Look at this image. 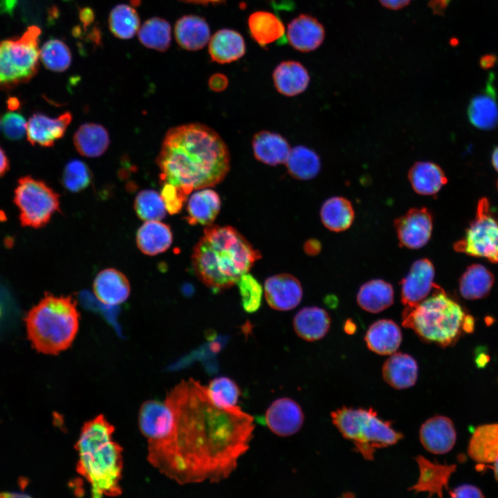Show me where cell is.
<instances>
[{
	"label": "cell",
	"mask_w": 498,
	"mask_h": 498,
	"mask_svg": "<svg viewBox=\"0 0 498 498\" xmlns=\"http://www.w3.org/2000/svg\"><path fill=\"white\" fill-rule=\"evenodd\" d=\"M160 196L165 203L167 212L170 214L178 213L187 199L185 194L169 183H163Z\"/></svg>",
	"instance_id": "cell-46"
},
{
	"label": "cell",
	"mask_w": 498,
	"mask_h": 498,
	"mask_svg": "<svg viewBox=\"0 0 498 498\" xmlns=\"http://www.w3.org/2000/svg\"><path fill=\"white\" fill-rule=\"evenodd\" d=\"M96 298L106 305H118L129 296L130 284L126 276L115 268H106L96 275L93 286Z\"/></svg>",
	"instance_id": "cell-20"
},
{
	"label": "cell",
	"mask_w": 498,
	"mask_h": 498,
	"mask_svg": "<svg viewBox=\"0 0 498 498\" xmlns=\"http://www.w3.org/2000/svg\"><path fill=\"white\" fill-rule=\"evenodd\" d=\"M109 27L113 35L123 39L132 38L140 28V18L133 6L119 4L111 10Z\"/></svg>",
	"instance_id": "cell-39"
},
{
	"label": "cell",
	"mask_w": 498,
	"mask_h": 498,
	"mask_svg": "<svg viewBox=\"0 0 498 498\" xmlns=\"http://www.w3.org/2000/svg\"><path fill=\"white\" fill-rule=\"evenodd\" d=\"M73 143L80 154L95 158L105 152L110 140L108 131L102 125L89 122L78 128L73 136Z\"/></svg>",
	"instance_id": "cell-33"
},
{
	"label": "cell",
	"mask_w": 498,
	"mask_h": 498,
	"mask_svg": "<svg viewBox=\"0 0 498 498\" xmlns=\"http://www.w3.org/2000/svg\"><path fill=\"white\" fill-rule=\"evenodd\" d=\"M265 297L268 305L275 310L289 311L296 307L302 298L299 281L289 274H279L266 279Z\"/></svg>",
	"instance_id": "cell-16"
},
{
	"label": "cell",
	"mask_w": 498,
	"mask_h": 498,
	"mask_svg": "<svg viewBox=\"0 0 498 498\" xmlns=\"http://www.w3.org/2000/svg\"><path fill=\"white\" fill-rule=\"evenodd\" d=\"M465 316L461 306L436 285L431 296L405 306L402 324L425 342L446 347L454 344L464 331Z\"/></svg>",
	"instance_id": "cell-6"
},
{
	"label": "cell",
	"mask_w": 498,
	"mask_h": 498,
	"mask_svg": "<svg viewBox=\"0 0 498 498\" xmlns=\"http://www.w3.org/2000/svg\"><path fill=\"white\" fill-rule=\"evenodd\" d=\"M324 38V26L311 15L301 14L288 25L287 39L297 50L313 51L322 45Z\"/></svg>",
	"instance_id": "cell-17"
},
{
	"label": "cell",
	"mask_w": 498,
	"mask_h": 498,
	"mask_svg": "<svg viewBox=\"0 0 498 498\" xmlns=\"http://www.w3.org/2000/svg\"><path fill=\"white\" fill-rule=\"evenodd\" d=\"M28 338L39 353L57 355L73 342L79 329L80 313L71 296L45 293L25 317Z\"/></svg>",
	"instance_id": "cell-5"
},
{
	"label": "cell",
	"mask_w": 498,
	"mask_h": 498,
	"mask_svg": "<svg viewBox=\"0 0 498 498\" xmlns=\"http://www.w3.org/2000/svg\"><path fill=\"white\" fill-rule=\"evenodd\" d=\"M356 326L351 320H347L344 324V330L347 333L351 334L355 332Z\"/></svg>",
	"instance_id": "cell-57"
},
{
	"label": "cell",
	"mask_w": 498,
	"mask_h": 498,
	"mask_svg": "<svg viewBox=\"0 0 498 498\" xmlns=\"http://www.w3.org/2000/svg\"><path fill=\"white\" fill-rule=\"evenodd\" d=\"M382 375L384 380L391 387L407 389L413 387L417 381L418 363L407 353L395 352L384 362Z\"/></svg>",
	"instance_id": "cell-21"
},
{
	"label": "cell",
	"mask_w": 498,
	"mask_h": 498,
	"mask_svg": "<svg viewBox=\"0 0 498 498\" xmlns=\"http://www.w3.org/2000/svg\"><path fill=\"white\" fill-rule=\"evenodd\" d=\"M252 145L255 158L271 166L285 163L291 149L284 137L268 131L257 133Z\"/></svg>",
	"instance_id": "cell-27"
},
{
	"label": "cell",
	"mask_w": 498,
	"mask_h": 498,
	"mask_svg": "<svg viewBox=\"0 0 498 498\" xmlns=\"http://www.w3.org/2000/svg\"><path fill=\"white\" fill-rule=\"evenodd\" d=\"M71 120L72 115L69 111H66L57 118L35 113L27 122L28 141L33 145L51 147L63 137Z\"/></svg>",
	"instance_id": "cell-15"
},
{
	"label": "cell",
	"mask_w": 498,
	"mask_h": 498,
	"mask_svg": "<svg viewBox=\"0 0 498 498\" xmlns=\"http://www.w3.org/2000/svg\"><path fill=\"white\" fill-rule=\"evenodd\" d=\"M80 18L84 26L89 25L94 19L93 12L90 8H84L80 12Z\"/></svg>",
	"instance_id": "cell-54"
},
{
	"label": "cell",
	"mask_w": 498,
	"mask_h": 498,
	"mask_svg": "<svg viewBox=\"0 0 498 498\" xmlns=\"http://www.w3.org/2000/svg\"><path fill=\"white\" fill-rule=\"evenodd\" d=\"M408 180L414 191L424 196L437 194L448 183L442 168L430 161H418L408 172Z\"/></svg>",
	"instance_id": "cell-25"
},
{
	"label": "cell",
	"mask_w": 498,
	"mask_h": 498,
	"mask_svg": "<svg viewBox=\"0 0 498 498\" xmlns=\"http://www.w3.org/2000/svg\"><path fill=\"white\" fill-rule=\"evenodd\" d=\"M39 59L44 66L53 72H63L71 64V53L67 45L60 39L46 41L39 48Z\"/></svg>",
	"instance_id": "cell-40"
},
{
	"label": "cell",
	"mask_w": 498,
	"mask_h": 498,
	"mask_svg": "<svg viewBox=\"0 0 498 498\" xmlns=\"http://www.w3.org/2000/svg\"><path fill=\"white\" fill-rule=\"evenodd\" d=\"M468 456L480 463H493L498 459V423L478 426L468 446Z\"/></svg>",
	"instance_id": "cell-29"
},
{
	"label": "cell",
	"mask_w": 498,
	"mask_h": 498,
	"mask_svg": "<svg viewBox=\"0 0 498 498\" xmlns=\"http://www.w3.org/2000/svg\"><path fill=\"white\" fill-rule=\"evenodd\" d=\"M434 278V267L430 259L423 258L414 261L400 282L402 303L412 306L425 299L437 285Z\"/></svg>",
	"instance_id": "cell-12"
},
{
	"label": "cell",
	"mask_w": 498,
	"mask_h": 498,
	"mask_svg": "<svg viewBox=\"0 0 498 498\" xmlns=\"http://www.w3.org/2000/svg\"><path fill=\"white\" fill-rule=\"evenodd\" d=\"M273 78L277 91L286 96L303 93L310 82L307 69L300 62L293 60L279 63L273 71Z\"/></svg>",
	"instance_id": "cell-23"
},
{
	"label": "cell",
	"mask_w": 498,
	"mask_h": 498,
	"mask_svg": "<svg viewBox=\"0 0 498 498\" xmlns=\"http://www.w3.org/2000/svg\"><path fill=\"white\" fill-rule=\"evenodd\" d=\"M304 416L299 405L290 398H280L268 407L265 422L269 430L279 436H290L302 428Z\"/></svg>",
	"instance_id": "cell-13"
},
{
	"label": "cell",
	"mask_w": 498,
	"mask_h": 498,
	"mask_svg": "<svg viewBox=\"0 0 498 498\" xmlns=\"http://www.w3.org/2000/svg\"><path fill=\"white\" fill-rule=\"evenodd\" d=\"M160 180L187 196L223 181L230 167L228 148L219 134L201 123L170 129L156 159Z\"/></svg>",
	"instance_id": "cell-2"
},
{
	"label": "cell",
	"mask_w": 498,
	"mask_h": 498,
	"mask_svg": "<svg viewBox=\"0 0 498 498\" xmlns=\"http://www.w3.org/2000/svg\"><path fill=\"white\" fill-rule=\"evenodd\" d=\"M138 39L147 48L160 52L167 50L171 44V26L160 17L147 19L138 30Z\"/></svg>",
	"instance_id": "cell-38"
},
{
	"label": "cell",
	"mask_w": 498,
	"mask_h": 498,
	"mask_svg": "<svg viewBox=\"0 0 498 498\" xmlns=\"http://www.w3.org/2000/svg\"><path fill=\"white\" fill-rule=\"evenodd\" d=\"M9 168V159L3 148L0 146V178L5 175Z\"/></svg>",
	"instance_id": "cell-53"
},
{
	"label": "cell",
	"mask_w": 498,
	"mask_h": 498,
	"mask_svg": "<svg viewBox=\"0 0 498 498\" xmlns=\"http://www.w3.org/2000/svg\"><path fill=\"white\" fill-rule=\"evenodd\" d=\"M27 497L28 495H23V494H17V493H13V492H12V493H10V492H6V493H5V492H3V493H0V497Z\"/></svg>",
	"instance_id": "cell-60"
},
{
	"label": "cell",
	"mask_w": 498,
	"mask_h": 498,
	"mask_svg": "<svg viewBox=\"0 0 498 498\" xmlns=\"http://www.w3.org/2000/svg\"><path fill=\"white\" fill-rule=\"evenodd\" d=\"M8 108L12 110H15L19 107L18 100L16 98H10L8 102Z\"/></svg>",
	"instance_id": "cell-59"
},
{
	"label": "cell",
	"mask_w": 498,
	"mask_h": 498,
	"mask_svg": "<svg viewBox=\"0 0 498 498\" xmlns=\"http://www.w3.org/2000/svg\"><path fill=\"white\" fill-rule=\"evenodd\" d=\"M419 477L417 482L409 488V490L415 492H428L429 496L434 495L443 497V489H448L449 480L456 471L455 464H441L432 462L423 456L416 457Z\"/></svg>",
	"instance_id": "cell-18"
},
{
	"label": "cell",
	"mask_w": 498,
	"mask_h": 498,
	"mask_svg": "<svg viewBox=\"0 0 498 498\" xmlns=\"http://www.w3.org/2000/svg\"><path fill=\"white\" fill-rule=\"evenodd\" d=\"M492 163L495 169L498 172V147H497L492 156Z\"/></svg>",
	"instance_id": "cell-58"
},
{
	"label": "cell",
	"mask_w": 498,
	"mask_h": 498,
	"mask_svg": "<svg viewBox=\"0 0 498 498\" xmlns=\"http://www.w3.org/2000/svg\"><path fill=\"white\" fill-rule=\"evenodd\" d=\"M412 0H378L380 3L387 9L398 10L407 7Z\"/></svg>",
	"instance_id": "cell-49"
},
{
	"label": "cell",
	"mask_w": 498,
	"mask_h": 498,
	"mask_svg": "<svg viewBox=\"0 0 498 498\" xmlns=\"http://www.w3.org/2000/svg\"><path fill=\"white\" fill-rule=\"evenodd\" d=\"M367 347L382 356L396 352L402 342L400 327L392 320H380L374 322L365 336Z\"/></svg>",
	"instance_id": "cell-26"
},
{
	"label": "cell",
	"mask_w": 498,
	"mask_h": 498,
	"mask_svg": "<svg viewBox=\"0 0 498 498\" xmlns=\"http://www.w3.org/2000/svg\"><path fill=\"white\" fill-rule=\"evenodd\" d=\"M394 225L401 245L409 249H418L431 237L433 216L425 207L413 208L396 219Z\"/></svg>",
	"instance_id": "cell-11"
},
{
	"label": "cell",
	"mask_w": 498,
	"mask_h": 498,
	"mask_svg": "<svg viewBox=\"0 0 498 498\" xmlns=\"http://www.w3.org/2000/svg\"><path fill=\"white\" fill-rule=\"evenodd\" d=\"M243 309L248 313L257 311L261 302L263 290L259 282L248 273L241 276L237 282Z\"/></svg>",
	"instance_id": "cell-44"
},
{
	"label": "cell",
	"mask_w": 498,
	"mask_h": 498,
	"mask_svg": "<svg viewBox=\"0 0 498 498\" xmlns=\"http://www.w3.org/2000/svg\"><path fill=\"white\" fill-rule=\"evenodd\" d=\"M138 425L150 465L180 485L228 479L255 428L252 416L237 405H218L193 378L178 382L163 401L145 402Z\"/></svg>",
	"instance_id": "cell-1"
},
{
	"label": "cell",
	"mask_w": 498,
	"mask_h": 498,
	"mask_svg": "<svg viewBox=\"0 0 498 498\" xmlns=\"http://www.w3.org/2000/svg\"><path fill=\"white\" fill-rule=\"evenodd\" d=\"M183 2L193 3V4H201V5H219L224 3L226 0H181Z\"/></svg>",
	"instance_id": "cell-55"
},
{
	"label": "cell",
	"mask_w": 498,
	"mask_h": 498,
	"mask_svg": "<svg viewBox=\"0 0 498 498\" xmlns=\"http://www.w3.org/2000/svg\"><path fill=\"white\" fill-rule=\"evenodd\" d=\"M207 387L210 398L218 405L231 407L237 405L241 391L238 385L229 377L214 378Z\"/></svg>",
	"instance_id": "cell-42"
},
{
	"label": "cell",
	"mask_w": 498,
	"mask_h": 498,
	"mask_svg": "<svg viewBox=\"0 0 498 498\" xmlns=\"http://www.w3.org/2000/svg\"><path fill=\"white\" fill-rule=\"evenodd\" d=\"M497 57L494 54L483 55L479 60L480 66L483 69H488L494 66L497 62Z\"/></svg>",
	"instance_id": "cell-52"
},
{
	"label": "cell",
	"mask_w": 498,
	"mask_h": 498,
	"mask_svg": "<svg viewBox=\"0 0 498 498\" xmlns=\"http://www.w3.org/2000/svg\"><path fill=\"white\" fill-rule=\"evenodd\" d=\"M174 35L176 42L182 48L198 50L203 48L210 41V30L204 18L188 15L176 21Z\"/></svg>",
	"instance_id": "cell-22"
},
{
	"label": "cell",
	"mask_w": 498,
	"mask_h": 498,
	"mask_svg": "<svg viewBox=\"0 0 498 498\" xmlns=\"http://www.w3.org/2000/svg\"><path fill=\"white\" fill-rule=\"evenodd\" d=\"M324 225L333 232H342L352 225L355 212L352 203L344 196H335L326 200L320 210Z\"/></svg>",
	"instance_id": "cell-34"
},
{
	"label": "cell",
	"mask_w": 498,
	"mask_h": 498,
	"mask_svg": "<svg viewBox=\"0 0 498 498\" xmlns=\"http://www.w3.org/2000/svg\"><path fill=\"white\" fill-rule=\"evenodd\" d=\"M497 185H498V183H497Z\"/></svg>",
	"instance_id": "cell-63"
},
{
	"label": "cell",
	"mask_w": 498,
	"mask_h": 498,
	"mask_svg": "<svg viewBox=\"0 0 498 498\" xmlns=\"http://www.w3.org/2000/svg\"><path fill=\"white\" fill-rule=\"evenodd\" d=\"M419 439L423 448L434 454H444L454 446L456 432L452 421L436 415L426 420L421 426Z\"/></svg>",
	"instance_id": "cell-14"
},
{
	"label": "cell",
	"mask_w": 498,
	"mask_h": 498,
	"mask_svg": "<svg viewBox=\"0 0 498 498\" xmlns=\"http://www.w3.org/2000/svg\"><path fill=\"white\" fill-rule=\"evenodd\" d=\"M285 164L292 177L303 181L315 178L321 168L318 155L312 149L302 145L290 149Z\"/></svg>",
	"instance_id": "cell-37"
},
{
	"label": "cell",
	"mask_w": 498,
	"mask_h": 498,
	"mask_svg": "<svg viewBox=\"0 0 498 498\" xmlns=\"http://www.w3.org/2000/svg\"><path fill=\"white\" fill-rule=\"evenodd\" d=\"M1 127H2V118L0 115V130L1 129Z\"/></svg>",
	"instance_id": "cell-62"
},
{
	"label": "cell",
	"mask_w": 498,
	"mask_h": 498,
	"mask_svg": "<svg viewBox=\"0 0 498 498\" xmlns=\"http://www.w3.org/2000/svg\"><path fill=\"white\" fill-rule=\"evenodd\" d=\"M322 249L321 243L315 239L307 240L304 246V252L310 256L318 255Z\"/></svg>",
	"instance_id": "cell-51"
},
{
	"label": "cell",
	"mask_w": 498,
	"mask_h": 498,
	"mask_svg": "<svg viewBox=\"0 0 498 498\" xmlns=\"http://www.w3.org/2000/svg\"><path fill=\"white\" fill-rule=\"evenodd\" d=\"M330 325L331 318L328 313L317 306L303 308L293 319V327L297 335L310 342L324 338Z\"/></svg>",
	"instance_id": "cell-30"
},
{
	"label": "cell",
	"mask_w": 498,
	"mask_h": 498,
	"mask_svg": "<svg viewBox=\"0 0 498 498\" xmlns=\"http://www.w3.org/2000/svg\"><path fill=\"white\" fill-rule=\"evenodd\" d=\"M209 87L214 91L220 92L225 90L228 84V77L220 73L213 74L208 81Z\"/></svg>",
	"instance_id": "cell-48"
},
{
	"label": "cell",
	"mask_w": 498,
	"mask_h": 498,
	"mask_svg": "<svg viewBox=\"0 0 498 498\" xmlns=\"http://www.w3.org/2000/svg\"><path fill=\"white\" fill-rule=\"evenodd\" d=\"M91 178V172L89 167L80 160H73L64 167L62 183L68 190L77 192L86 188Z\"/></svg>",
	"instance_id": "cell-43"
},
{
	"label": "cell",
	"mask_w": 498,
	"mask_h": 498,
	"mask_svg": "<svg viewBox=\"0 0 498 498\" xmlns=\"http://www.w3.org/2000/svg\"><path fill=\"white\" fill-rule=\"evenodd\" d=\"M454 249L498 263V222L490 212L486 198L479 201L474 219L466 230L464 237L454 244Z\"/></svg>",
	"instance_id": "cell-10"
},
{
	"label": "cell",
	"mask_w": 498,
	"mask_h": 498,
	"mask_svg": "<svg viewBox=\"0 0 498 498\" xmlns=\"http://www.w3.org/2000/svg\"><path fill=\"white\" fill-rule=\"evenodd\" d=\"M493 463H494V465L492 467V469H493V472H494V475H495V479L498 482V459Z\"/></svg>",
	"instance_id": "cell-61"
},
{
	"label": "cell",
	"mask_w": 498,
	"mask_h": 498,
	"mask_svg": "<svg viewBox=\"0 0 498 498\" xmlns=\"http://www.w3.org/2000/svg\"><path fill=\"white\" fill-rule=\"evenodd\" d=\"M467 114L470 123L482 130L495 128L498 122V103L494 75L490 74L484 90L470 100Z\"/></svg>",
	"instance_id": "cell-19"
},
{
	"label": "cell",
	"mask_w": 498,
	"mask_h": 498,
	"mask_svg": "<svg viewBox=\"0 0 498 498\" xmlns=\"http://www.w3.org/2000/svg\"><path fill=\"white\" fill-rule=\"evenodd\" d=\"M248 26L252 38L264 48L284 37L285 28L282 21L268 11L252 12L248 17Z\"/></svg>",
	"instance_id": "cell-32"
},
{
	"label": "cell",
	"mask_w": 498,
	"mask_h": 498,
	"mask_svg": "<svg viewBox=\"0 0 498 498\" xmlns=\"http://www.w3.org/2000/svg\"><path fill=\"white\" fill-rule=\"evenodd\" d=\"M114 430L100 414L84 424L75 445L76 471L89 483L94 498L122 493V448L113 440Z\"/></svg>",
	"instance_id": "cell-4"
},
{
	"label": "cell",
	"mask_w": 498,
	"mask_h": 498,
	"mask_svg": "<svg viewBox=\"0 0 498 498\" xmlns=\"http://www.w3.org/2000/svg\"><path fill=\"white\" fill-rule=\"evenodd\" d=\"M450 495L454 498L484 497L482 491L476 486L464 483L456 486L450 491Z\"/></svg>",
	"instance_id": "cell-47"
},
{
	"label": "cell",
	"mask_w": 498,
	"mask_h": 498,
	"mask_svg": "<svg viewBox=\"0 0 498 498\" xmlns=\"http://www.w3.org/2000/svg\"><path fill=\"white\" fill-rule=\"evenodd\" d=\"M221 209L218 194L209 188L196 190L189 198L187 205V221L191 225H212Z\"/></svg>",
	"instance_id": "cell-28"
},
{
	"label": "cell",
	"mask_w": 498,
	"mask_h": 498,
	"mask_svg": "<svg viewBox=\"0 0 498 498\" xmlns=\"http://www.w3.org/2000/svg\"><path fill=\"white\" fill-rule=\"evenodd\" d=\"M208 53L211 60L227 64L238 60L245 55L246 43L242 35L232 29L223 28L210 39Z\"/></svg>",
	"instance_id": "cell-24"
},
{
	"label": "cell",
	"mask_w": 498,
	"mask_h": 498,
	"mask_svg": "<svg viewBox=\"0 0 498 498\" xmlns=\"http://www.w3.org/2000/svg\"><path fill=\"white\" fill-rule=\"evenodd\" d=\"M172 241L170 227L160 221H145L136 234L138 248L142 253L151 256L166 251Z\"/></svg>",
	"instance_id": "cell-31"
},
{
	"label": "cell",
	"mask_w": 498,
	"mask_h": 498,
	"mask_svg": "<svg viewBox=\"0 0 498 498\" xmlns=\"http://www.w3.org/2000/svg\"><path fill=\"white\" fill-rule=\"evenodd\" d=\"M40 28L30 26L19 37L0 43V91L30 81L38 72Z\"/></svg>",
	"instance_id": "cell-8"
},
{
	"label": "cell",
	"mask_w": 498,
	"mask_h": 498,
	"mask_svg": "<svg viewBox=\"0 0 498 498\" xmlns=\"http://www.w3.org/2000/svg\"><path fill=\"white\" fill-rule=\"evenodd\" d=\"M133 208L138 216L145 221H160L166 216L167 210L160 194L152 190L140 191Z\"/></svg>",
	"instance_id": "cell-41"
},
{
	"label": "cell",
	"mask_w": 498,
	"mask_h": 498,
	"mask_svg": "<svg viewBox=\"0 0 498 498\" xmlns=\"http://www.w3.org/2000/svg\"><path fill=\"white\" fill-rule=\"evenodd\" d=\"M489 360L490 358L486 353H480L475 358V363L479 368H483L487 365Z\"/></svg>",
	"instance_id": "cell-56"
},
{
	"label": "cell",
	"mask_w": 498,
	"mask_h": 498,
	"mask_svg": "<svg viewBox=\"0 0 498 498\" xmlns=\"http://www.w3.org/2000/svg\"><path fill=\"white\" fill-rule=\"evenodd\" d=\"M260 258V252L234 228L210 225L194 248L192 263L205 286L221 290L237 284Z\"/></svg>",
	"instance_id": "cell-3"
},
{
	"label": "cell",
	"mask_w": 498,
	"mask_h": 498,
	"mask_svg": "<svg viewBox=\"0 0 498 498\" xmlns=\"http://www.w3.org/2000/svg\"><path fill=\"white\" fill-rule=\"evenodd\" d=\"M494 284V276L490 270L480 264L469 266L459 279V291L467 299H477L486 297Z\"/></svg>",
	"instance_id": "cell-36"
},
{
	"label": "cell",
	"mask_w": 498,
	"mask_h": 498,
	"mask_svg": "<svg viewBox=\"0 0 498 498\" xmlns=\"http://www.w3.org/2000/svg\"><path fill=\"white\" fill-rule=\"evenodd\" d=\"M331 417L342 436L351 441L366 460L374 459L376 449L393 445L403 438L392 427L391 421L379 418L371 407L343 406L332 412Z\"/></svg>",
	"instance_id": "cell-7"
},
{
	"label": "cell",
	"mask_w": 498,
	"mask_h": 498,
	"mask_svg": "<svg viewBox=\"0 0 498 498\" xmlns=\"http://www.w3.org/2000/svg\"><path fill=\"white\" fill-rule=\"evenodd\" d=\"M450 1L451 0H430L428 3V6L434 15L443 16Z\"/></svg>",
	"instance_id": "cell-50"
},
{
	"label": "cell",
	"mask_w": 498,
	"mask_h": 498,
	"mask_svg": "<svg viewBox=\"0 0 498 498\" xmlns=\"http://www.w3.org/2000/svg\"><path fill=\"white\" fill-rule=\"evenodd\" d=\"M27 122L19 112L9 111L2 118V131L10 140H21L26 133Z\"/></svg>",
	"instance_id": "cell-45"
},
{
	"label": "cell",
	"mask_w": 498,
	"mask_h": 498,
	"mask_svg": "<svg viewBox=\"0 0 498 498\" xmlns=\"http://www.w3.org/2000/svg\"><path fill=\"white\" fill-rule=\"evenodd\" d=\"M13 201L24 227H44L53 214L60 210L59 194L43 181L30 176L19 178Z\"/></svg>",
	"instance_id": "cell-9"
},
{
	"label": "cell",
	"mask_w": 498,
	"mask_h": 498,
	"mask_svg": "<svg viewBox=\"0 0 498 498\" xmlns=\"http://www.w3.org/2000/svg\"><path fill=\"white\" fill-rule=\"evenodd\" d=\"M394 295V288L389 283L382 279H373L360 286L357 302L363 310L376 313L393 304Z\"/></svg>",
	"instance_id": "cell-35"
}]
</instances>
